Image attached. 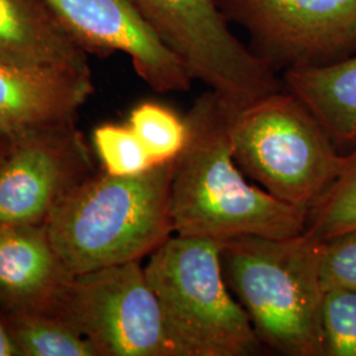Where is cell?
<instances>
[{
	"label": "cell",
	"instance_id": "cell-10",
	"mask_svg": "<svg viewBox=\"0 0 356 356\" xmlns=\"http://www.w3.org/2000/svg\"><path fill=\"white\" fill-rule=\"evenodd\" d=\"M85 51L127 54L138 76L157 92L191 88L186 66L141 15L132 0H44Z\"/></svg>",
	"mask_w": 356,
	"mask_h": 356
},
{
	"label": "cell",
	"instance_id": "cell-9",
	"mask_svg": "<svg viewBox=\"0 0 356 356\" xmlns=\"http://www.w3.org/2000/svg\"><path fill=\"white\" fill-rule=\"evenodd\" d=\"M97 172L76 122L13 135L0 164V223H47L65 195Z\"/></svg>",
	"mask_w": 356,
	"mask_h": 356
},
{
	"label": "cell",
	"instance_id": "cell-22",
	"mask_svg": "<svg viewBox=\"0 0 356 356\" xmlns=\"http://www.w3.org/2000/svg\"><path fill=\"white\" fill-rule=\"evenodd\" d=\"M10 147H11V138L0 135V164L6 159L7 153L10 151Z\"/></svg>",
	"mask_w": 356,
	"mask_h": 356
},
{
	"label": "cell",
	"instance_id": "cell-21",
	"mask_svg": "<svg viewBox=\"0 0 356 356\" xmlns=\"http://www.w3.org/2000/svg\"><path fill=\"white\" fill-rule=\"evenodd\" d=\"M0 356H19L17 348L13 343V338L8 334L1 318H0Z\"/></svg>",
	"mask_w": 356,
	"mask_h": 356
},
{
	"label": "cell",
	"instance_id": "cell-6",
	"mask_svg": "<svg viewBox=\"0 0 356 356\" xmlns=\"http://www.w3.org/2000/svg\"><path fill=\"white\" fill-rule=\"evenodd\" d=\"M156 33L231 108L284 89L282 79L234 35L216 0H132Z\"/></svg>",
	"mask_w": 356,
	"mask_h": 356
},
{
	"label": "cell",
	"instance_id": "cell-4",
	"mask_svg": "<svg viewBox=\"0 0 356 356\" xmlns=\"http://www.w3.org/2000/svg\"><path fill=\"white\" fill-rule=\"evenodd\" d=\"M222 245L173 234L144 267L176 356H248L263 346L225 280Z\"/></svg>",
	"mask_w": 356,
	"mask_h": 356
},
{
	"label": "cell",
	"instance_id": "cell-18",
	"mask_svg": "<svg viewBox=\"0 0 356 356\" xmlns=\"http://www.w3.org/2000/svg\"><path fill=\"white\" fill-rule=\"evenodd\" d=\"M92 145L102 170L108 175L136 176L154 166L145 147L128 124L107 123L95 128Z\"/></svg>",
	"mask_w": 356,
	"mask_h": 356
},
{
	"label": "cell",
	"instance_id": "cell-16",
	"mask_svg": "<svg viewBox=\"0 0 356 356\" xmlns=\"http://www.w3.org/2000/svg\"><path fill=\"white\" fill-rule=\"evenodd\" d=\"M356 229V149L344 154L339 175L309 211L304 234L323 242Z\"/></svg>",
	"mask_w": 356,
	"mask_h": 356
},
{
	"label": "cell",
	"instance_id": "cell-20",
	"mask_svg": "<svg viewBox=\"0 0 356 356\" xmlns=\"http://www.w3.org/2000/svg\"><path fill=\"white\" fill-rule=\"evenodd\" d=\"M319 243V275L323 289L341 288L356 292V229Z\"/></svg>",
	"mask_w": 356,
	"mask_h": 356
},
{
	"label": "cell",
	"instance_id": "cell-15",
	"mask_svg": "<svg viewBox=\"0 0 356 356\" xmlns=\"http://www.w3.org/2000/svg\"><path fill=\"white\" fill-rule=\"evenodd\" d=\"M19 356H98L89 341L60 314L0 313Z\"/></svg>",
	"mask_w": 356,
	"mask_h": 356
},
{
	"label": "cell",
	"instance_id": "cell-7",
	"mask_svg": "<svg viewBox=\"0 0 356 356\" xmlns=\"http://www.w3.org/2000/svg\"><path fill=\"white\" fill-rule=\"evenodd\" d=\"M57 314L98 356H176L140 260L76 275Z\"/></svg>",
	"mask_w": 356,
	"mask_h": 356
},
{
	"label": "cell",
	"instance_id": "cell-12",
	"mask_svg": "<svg viewBox=\"0 0 356 356\" xmlns=\"http://www.w3.org/2000/svg\"><path fill=\"white\" fill-rule=\"evenodd\" d=\"M92 91L90 69L0 64V135L76 122Z\"/></svg>",
	"mask_w": 356,
	"mask_h": 356
},
{
	"label": "cell",
	"instance_id": "cell-17",
	"mask_svg": "<svg viewBox=\"0 0 356 356\" xmlns=\"http://www.w3.org/2000/svg\"><path fill=\"white\" fill-rule=\"evenodd\" d=\"M127 124L140 139L154 165L175 161L188 140L185 118L160 103L138 104L131 111Z\"/></svg>",
	"mask_w": 356,
	"mask_h": 356
},
{
	"label": "cell",
	"instance_id": "cell-3",
	"mask_svg": "<svg viewBox=\"0 0 356 356\" xmlns=\"http://www.w3.org/2000/svg\"><path fill=\"white\" fill-rule=\"evenodd\" d=\"M321 243L239 236L223 243L225 280L263 346L288 356H325Z\"/></svg>",
	"mask_w": 356,
	"mask_h": 356
},
{
	"label": "cell",
	"instance_id": "cell-1",
	"mask_svg": "<svg viewBox=\"0 0 356 356\" xmlns=\"http://www.w3.org/2000/svg\"><path fill=\"white\" fill-rule=\"evenodd\" d=\"M188 140L175 160L170 216L179 236L225 243L239 236L291 238L305 231L307 214L250 184L236 164L227 106L213 91L185 116Z\"/></svg>",
	"mask_w": 356,
	"mask_h": 356
},
{
	"label": "cell",
	"instance_id": "cell-14",
	"mask_svg": "<svg viewBox=\"0 0 356 356\" xmlns=\"http://www.w3.org/2000/svg\"><path fill=\"white\" fill-rule=\"evenodd\" d=\"M281 79L335 144L356 141V53L332 64L286 70Z\"/></svg>",
	"mask_w": 356,
	"mask_h": 356
},
{
	"label": "cell",
	"instance_id": "cell-19",
	"mask_svg": "<svg viewBox=\"0 0 356 356\" xmlns=\"http://www.w3.org/2000/svg\"><path fill=\"white\" fill-rule=\"evenodd\" d=\"M321 322L325 356H356V292L325 291Z\"/></svg>",
	"mask_w": 356,
	"mask_h": 356
},
{
	"label": "cell",
	"instance_id": "cell-11",
	"mask_svg": "<svg viewBox=\"0 0 356 356\" xmlns=\"http://www.w3.org/2000/svg\"><path fill=\"white\" fill-rule=\"evenodd\" d=\"M73 279L47 223H0V313L57 314Z\"/></svg>",
	"mask_w": 356,
	"mask_h": 356
},
{
	"label": "cell",
	"instance_id": "cell-5",
	"mask_svg": "<svg viewBox=\"0 0 356 356\" xmlns=\"http://www.w3.org/2000/svg\"><path fill=\"white\" fill-rule=\"evenodd\" d=\"M227 129L234 159L243 173L306 214L343 166L344 154L288 90L238 108L227 106Z\"/></svg>",
	"mask_w": 356,
	"mask_h": 356
},
{
	"label": "cell",
	"instance_id": "cell-13",
	"mask_svg": "<svg viewBox=\"0 0 356 356\" xmlns=\"http://www.w3.org/2000/svg\"><path fill=\"white\" fill-rule=\"evenodd\" d=\"M0 64L90 69L86 51L44 0H0Z\"/></svg>",
	"mask_w": 356,
	"mask_h": 356
},
{
	"label": "cell",
	"instance_id": "cell-8",
	"mask_svg": "<svg viewBox=\"0 0 356 356\" xmlns=\"http://www.w3.org/2000/svg\"><path fill=\"white\" fill-rule=\"evenodd\" d=\"M275 70L322 66L356 53V0H216Z\"/></svg>",
	"mask_w": 356,
	"mask_h": 356
},
{
	"label": "cell",
	"instance_id": "cell-2",
	"mask_svg": "<svg viewBox=\"0 0 356 356\" xmlns=\"http://www.w3.org/2000/svg\"><path fill=\"white\" fill-rule=\"evenodd\" d=\"M175 161L119 177L98 170L53 209L51 244L76 276L140 260L173 232L170 182Z\"/></svg>",
	"mask_w": 356,
	"mask_h": 356
}]
</instances>
